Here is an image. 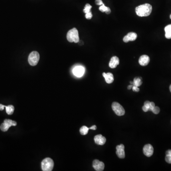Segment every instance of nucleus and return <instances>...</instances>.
Segmentation results:
<instances>
[{"label":"nucleus","mask_w":171,"mask_h":171,"mask_svg":"<svg viewBox=\"0 0 171 171\" xmlns=\"http://www.w3.org/2000/svg\"><path fill=\"white\" fill-rule=\"evenodd\" d=\"M165 161L168 164H171V150H168L166 152Z\"/></svg>","instance_id":"nucleus-19"},{"label":"nucleus","mask_w":171,"mask_h":171,"mask_svg":"<svg viewBox=\"0 0 171 171\" xmlns=\"http://www.w3.org/2000/svg\"><path fill=\"white\" fill-rule=\"evenodd\" d=\"M89 129H90L94 130H95L97 129V126H96V125H93V126H92L91 127L89 128Z\"/></svg>","instance_id":"nucleus-30"},{"label":"nucleus","mask_w":171,"mask_h":171,"mask_svg":"<svg viewBox=\"0 0 171 171\" xmlns=\"http://www.w3.org/2000/svg\"><path fill=\"white\" fill-rule=\"evenodd\" d=\"M39 59H40V55L37 51H33L28 56V63L32 66L36 65L39 62Z\"/></svg>","instance_id":"nucleus-4"},{"label":"nucleus","mask_w":171,"mask_h":171,"mask_svg":"<svg viewBox=\"0 0 171 171\" xmlns=\"http://www.w3.org/2000/svg\"><path fill=\"white\" fill-rule=\"evenodd\" d=\"M105 12H106V14H109L111 13V10H110V9L109 8V7H107V10L105 11Z\"/></svg>","instance_id":"nucleus-29"},{"label":"nucleus","mask_w":171,"mask_h":171,"mask_svg":"<svg viewBox=\"0 0 171 171\" xmlns=\"http://www.w3.org/2000/svg\"><path fill=\"white\" fill-rule=\"evenodd\" d=\"M112 108L116 115L122 116L125 114V110L123 107L117 102H113L112 103Z\"/></svg>","instance_id":"nucleus-5"},{"label":"nucleus","mask_w":171,"mask_h":171,"mask_svg":"<svg viewBox=\"0 0 171 171\" xmlns=\"http://www.w3.org/2000/svg\"><path fill=\"white\" fill-rule=\"evenodd\" d=\"M94 141L96 144L98 145L103 146L106 142V138L103 137L101 134H98L96 135L94 138Z\"/></svg>","instance_id":"nucleus-13"},{"label":"nucleus","mask_w":171,"mask_h":171,"mask_svg":"<svg viewBox=\"0 0 171 171\" xmlns=\"http://www.w3.org/2000/svg\"><path fill=\"white\" fill-rule=\"evenodd\" d=\"M84 72L85 68L82 66H77L73 69L74 75L77 77H81L83 75Z\"/></svg>","instance_id":"nucleus-10"},{"label":"nucleus","mask_w":171,"mask_h":171,"mask_svg":"<svg viewBox=\"0 0 171 171\" xmlns=\"http://www.w3.org/2000/svg\"><path fill=\"white\" fill-rule=\"evenodd\" d=\"M143 152L147 157L151 156L154 153V148L150 144L145 145L143 148Z\"/></svg>","instance_id":"nucleus-9"},{"label":"nucleus","mask_w":171,"mask_h":171,"mask_svg":"<svg viewBox=\"0 0 171 171\" xmlns=\"http://www.w3.org/2000/svg\"><path fill=\"white\" fill-rule=\"evenodd\" d=\"M4 107H5V106L2 104H0V110H3Z\"/></svg>","instance_id":"nucleus-31"},{"label":"nucleus","mask_w":171,"mask_h":171,"mask_svg":"<svg viewBox=\"0 0 171 171\" xmlns=\"http://www.w3.org/2000/svg\"><path fill=\"white\" fill-rule=\"evenodd\" d=\"M67 39L70 42L78 43L80 42L78 32L76 28L69 30L67 35Z\"/></svg>","instance_id":"nucleus-2"},{"label":"nucleus","mask_w":171,"mask_h":171,"mask_svg":"<svg viewBox=\"0 0 171 171\" xmlns=\"http://www.w3.org/2000/svg\"><path fill=\"white\" fill-rule=\"evenodd\" d=\"M138 35L136 33L134 32H131L128 33L123 38V41L124 42L127 43L130 41H134L137 39Z\"/></svg>","instance_id":"nucleus-11"},{"label":"nucleus","mask_w":171,"mask_h":171,"mask_svg":"<svg viewBox=\"0 0 171 171\" xmlns=\"http://www.w3.org/2000/svg\"><path fill=\"white\" fill-rule=\"evenodd\" d=\"M93 167L96 171H102L105 168L104 163L98 160H94L93 162Z\"/></svg>","instance_id":"nucleus-7"},{"label":"nucleus","mask_w":171,"mask_h":171,"mask_svg":"<svg viewBox=\"0 0 171 171\" xmlns=\"http://www.w3.org/2000/svg\"><path fill=\"white\" fill-rule=\"evenodd\" d=\"M90 129L86 126H83L80 129V133L82 135H86L88 133Z\"/></svg>","instance_id":"nucleus-20"},{"label":"nucleus","mask_w":171,"mask_h":171,"mask_svg":"<svg viewBox=\"0 0 171 171\" xmlns=\"http://www.w3.org/2000/svg\"><path fill=\"white\" fill-rule=\"evenodd\" d=\"M133 87V85L128 86V87H127V89L129 90H131V89H132Z\"/></svg>","instance_id":"nucleus-32"},{"label":"nucleus","mask_w":171,"mask_h":171,"mask_svg":"<svg viewBox=\"0 0 171 171\" xmlns=\"http://www.w3.org/2000/svg\"><path fill=\"white\" fill-rule=\"evenodd\" d=\"M116 154L119 158L123 159L125 157V146L123 144L117 146L116 147Z\"/></svg>","instance_id":"nucleus-8"},{"label":"nucleus","mask_w":171,"mask_h":171,"mask_svg":"<svg viewBox=\"0 0 171 171\" xmlns=\"http://www.w3.org/2000/svg\"><path fill=\"white\" fill-rule=\"evenodd\" d=\"M160 108H159V107H156L155 106V107H154V109H153V110H152V112H153V113H154V114H158V113L160 112Z\"/></svg>","instance_id":"nucleus-23"},{"label":"nucleus","mask_w":171,"mask_h":171,"mask_svg":"<svg viewBox=\"0 0 171 171\" xmlns=\"http://www.w3.org/2000/svg\"><path fill=\"white\" fill-rule=\"evenodd\" d=\"M119 64V59L118 57L114 56L111 58L109 63V66L110 68H116Z\"/></svg>","instance_id":"nucleus-14"},{"label":"nucleus","mask_w":171,"mask_h":171,"mask_svg":"<svg viewBox=\"0 0 171 171\" xmlns=\"http://www.w3.org/2000/svg\"><path fill=\"white\" fill-rule=\"evenodd\" d=\"M142 110L144 111V112H147V111H148V107H146V106H145V105H144V106L142 107Z\"/></svg>","instance_id":"nucleus-28"},{"label":"nucleus","mask_w":171,"mask_h":171,"mask_svg":"<svg viewBox=\"0 0 171 171\" xmlns=\"http://www.w3.org/2000/svg\"><path fill=\"white\" fill-rule=\"evenodd\" d=\"M142 84V81L140 77H135L134 78L133 81V85L139 87Z\"/></svg>","instance_id":"nucleus-18"},{"label":"nucleus","mask_w":171,"mask_h":171,"mask_svg":"<svg viewBox=\"0 0 171 171\" xmlns=\"http://www.w3.org/2000/svg\"><path fill=\"white\" fill-rule=\"evenodd\" d=\"M85 17L87 19H91L92 18V14L91 12L90 11V12L86 13Z\"/></svg>","instance_id":"nucleus-25"},{"label":"nucleus","mask_w":171,"mask_h":171,"mask_svg":"<svg viewBox=\"0 0 171 171\" xmlns=\"http://www.w3.org/2000/svg\"><path fill=\"white\" fill-rule=\"evenodd\" d=\"M102 75L105 78V81L107 83L111 84L114 81V76L111 73L109 72L106 73L104 72L103 73Z\"/></svg>","instance_id":"nucleus-15"},{"label":"nucleus","mask_w":171,"mask_h":171,"mask_svg":"<svg viewBox=\"0 0 171 171\" xmlns=\"http://www.w3.org/2000/svg\"><path fill=\"white\" fill-rule=\"evenodd\" d=\"M107 7H106V6L104 5V4L100 6L99 8V10L101 12H105V11L107 10Z\"/></svg>","instance_id":"nucleus-22"},{"label":"nucleus","mask_w":171,"mask_h":171,"mask_svg":"<svg viewBox=\"0 0 171 171\" xmlns=\"http://www.w3.org/2000/svg\"><path fill=\"white\" fill-rule=\"evenodd\" d=\"M150 62V58L147 55H143L140 57L139 59V63L141 66H146Z\"/></svg>","instance_id":"nucleus-12"},{"label":"nucleus","mask_w":171,"mask_h":171,"mask_svg":"<svg viewBox=\"0 0 171 171\" xmlns=\"http://www.w3.org/2000/svg\"><path fill=\"white\" fill-rule=\"evenodd\" d=\"M5 107L6 108V113L8 115H12L14 112V107L12 105H9V106H5Z\"/></svg>","instance_id":"nucleus-17"},{"label":"nucleus","mask_w":171,"mask_h":171,"mask_svg":"<svg viewBox=\"0 0 171 171\" xmlns=\"http://www.w3.org/2000/svg\"><path fill=\"white\" fill-rule=\"evenodd\" d=\"M165 32V37L166 39H171V24L166 26L164 28Z\"/></svg>","instance_id":"nucleus-16"},{"label":"nucleus","mask_w":171,"mask_h":171,"mask_svg":"<svg viewBox=\"0 0 171 171\" xmlns=\"http://www.w3.org/2000/svg\"><path fill=\"white\" fill-rule=\"evenodd\" d=\"M42 168L43 171H51L54 167V162L50 158H46L42 162Z\"/></svg>","instance_id":"nucleus-3"},{"label":"nucleus","mask_w":171,"mask_h":171,"mask_svg":"<svg viewBox=\"0 0 171 171\" xmlns=\"http://www.w3.org/2000/svg\"><path fill=\"white\" fill-rule=\"evenodd\" d=\"M155 107V104L153 102H150L149 107V111H152Z\"/></svg>","instance_id":"nucleus-24"},{"label":"nucleus","mask_w":171,"mask_h":171,"mask_svg":"<svg viewBox=\"0 0 171 171\" xmlns=\"http://www.w3.org/2000/svg\"><path fill=\"white\" fill-rule=\"evenodd\" d=\"M170 92H171V85H170Z\"/></svg>","instance_id":"nucleus-33"},{"label":"nucleus","mask_w":171,"mask_h":171,"mask_svg":"<svg viewBox=\"0 0 171 171\" xmlns=\"http://www.w3.org/2000/svg\"><path fill=\"white\" fill-rule=\"evenodd\" d=\"M92 6L90 5L89 3H87L86 5H85L84 9V12L85 13H88V12H90V11L91 9Z\"/></svg>","instance_id":"nucleus-21"},{"label":"nucleus","mask_w":171,"mask_h":171,"mask_svg":"<svg viewBox=\"0 0 171 171\" xmlns=\"http://www.w3.org/2000/svg\"><path fill=\"white\" fill-rule=\"evenodd\" d=\"M170 19H171V15H170Z\"/></svg>","instance_id":"nucleus-34"},{"label":"nucleus","mask_w":171,"mask_h":171,"mask_svg":"<svg viewBox=\"0 0 171 171\" xmlns=\"http://www.w3.org/2000/svg\"><path fill=\"white\" fill-rule=\"evenodd\" d=\"M95 3L97 5H102L104 4L103 2L102 1V0H96L95 1Z\"/></svg>","instance_id":"nucleus-26"},{"label":"nucleus","mask_w":171,"mask_h":171,"mask_svg":"<svg viewBox=\"0 0 171 171\" xmlns=\"http://www.w3.org/2000/svg\"><path fill=\"white\" fill-rule=\"evenodd\" d=\"M152 11V6L148 3L139 5L135 8V12L139 17L148 16L150 15Z\"/></svg>","instance_id":"nucleus-1"},{"label":"nucleus","mask_w":171,"mask_h":171,"mask_svg":"<svg viewBox=\"0 0 171 171\" xmlns=\"http://www.w3.org/2000/svg\"><path fill=\"white\" fill-rule=\"evenodd\" d=\"M17 123L15 121L11 120V119H5L3 123L1 125L0 128L2 131L6 132L9 129V128L11 126H16Z\"/></svg>","instance_id":"nucleus-6"},{"label":"nucleus","mask_w":171,"mask_h":171,"mask_svg":"<svg viewBox=\"0 0 171 171\" xmlns=\"http://www.w3.org/2000/svg\"><path fill=\"white\" fill-rule=\"evenodd\" d=\"M133 91L134 92H139V89L138 87H137V86H135L133 85V87L132 88Z\"/></svg>","instance_id":"nucleus-27"}]
</instances>
